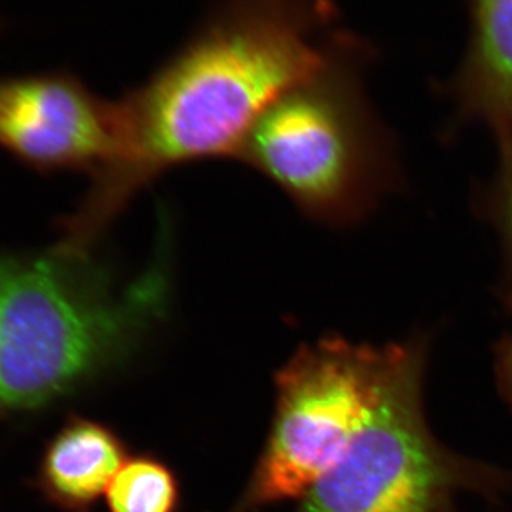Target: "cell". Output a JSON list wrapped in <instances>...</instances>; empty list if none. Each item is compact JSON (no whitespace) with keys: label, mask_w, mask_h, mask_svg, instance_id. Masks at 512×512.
Here are the masks:
<instances>
[{"label":"cell","mask_w":512,"mask_h":512,"mask_svg":"<svg viewBox=\"0 0 512 512\" xmlns=\"http://www.w3.org/2000/svg\"><path fill=\"white\" fill-rule=\"evenodd\" d=\"M325 0H234L146 84L116 101L119 144L94 174L63 239L94 247L138 192L178 165L237 158L262 113L322 70L345 39L320 43Z\"/></svg>","instance_id":"obj_1"},{"label":"cell","mask_w":512,"mask_h":512,"mask_svg":"<svg viewBox=\"0 0 512 512\" xmlns=\"http://www.w3.org/2000/svg\"><path fill=\"white\" fill-rule=\"evenodd\" d=\"M171 228L131 278L93 248L57 242L0 255V406L35 410L119 365L167 319L174 296Z\"/></svg>","instance_id":"obj_2"},{"label":"cell","mask_w":512,"mask_h":512,"mask_svg":"<svg viewBox=\"0 0 512 512\" xmlns=\"http://www.w3.org/2000/svg\"><path fill=\"white\" fill-rule=\"evenodd\" d=\"M353 40L282 94L251 128L238 160L265 175L309 218L362 220L392 183L386 134L360 86Z\"/></svg>","instance_id":"obj_3"},{"label":"cell","mask_w":512,"mask_h":512,"mask_svg":"<svg viewBox=\"0 0 512 512\" xmlns=\"http://www.w3.org/2000/svg\"><path fill=\"white\" fill-rule=\"evenodd\" d=\"M427 342L389 343L375 409L338 464L303 497L301 512H457L464 494L498 500L501 468L437 439L424 409Z\"/></svg>","instance_id":"obj_4"},{"label":"cell","mask_w":512,"mask_h":512,"mask_svg":"<svg viewBox=\"0 0 512 512\" xmlns=\"http://www.w3.org/2000/svg\"><path fill=\"white\" fill-rule=\"evenodd\" d=\"M387 357L389 343L333 336L293 355L276 377L271 436L235 512L303 498L338 464L375 409Z\"/></svg>","instance_id":"obj_5"},{"label":"cell","mask_w":512,"mask_h":512,"mask_svg":"<svg viewBox=\"0 0 512 512\" xmlns=\"http://www.w3.org/2000/svg\"><path fill=\"white\" fill-rule=\"evenodd\" d=\"M119 144L116 101L67 73L0 77V147L45 173L97 174Z\"/></svg>","instance_id":"obj_6"},{"label":"cell","mask_w":512,"mask_h":512,"mask_svg":"<svg viewBox=\"0 0 512 512\" xmlns=\"http://www.w3.org/2000/svg\"><path fill=\"white\" fill-rule=\"evenodd\" d=\"M467 55L453 84L461 114L512 137V0H468Z\"/></svg>","instance_id":"obj_7"},{"label":"cell","mask_w":512,"mask_h":512,"mask_svg":"<svg viewBox=\"0 0 512 512\" xmlns=\"http://www.w3.org/2000/svg\"><path fill=\"white\" fill-rule=\"evenodd\" d=\"M126 461V448L113 430L72 417L47 444L35 488L59 510L90 512Z\"/></svg>","instance_id":"obj_8"},{"label":"cell","mask_w":512,"mask_h":512,"mask_svg":"<svg viewBox=\"0 0 512 512\" xmlns=\"http://www.w3.org/2000/svg\"><path fill=\"white\" fill-rule=\"evenodd\" d=\"M106 494L110 512H178L180 507L177 477L151 456L127 458Z\"/></svg>","instance_id":"obj_9"},{"label":"cell","mask_w":512,"mask_h":512,"mask_svg":"<svg viewBox=\"0 0 512 512\" xmlns=\"http://www.w3.org/2000/svg\"><path fill=\"white\" fill-rule=\"evenodd\" d=\"M500 170L488 192L487 208L500 232L507 268L505 298L512 296V137L500 141Z\"/></svg>","instance_id":"obj_10"},{"label":"cell","mask_w":512,"mask_h":512,"mask_svg":"<svg viewBox=\"0 0 512 512\" xmlns=\"http://www.w3.org/2000/svg\"><path fill=\"white\" fill-rule=\"evenodd\" d=\"M505 301L512 313V296L505 298ZM495 379L501 399L512 412V330L495 348Z\"/></svg>","instance_id":"obj_11"}]
</instances>
